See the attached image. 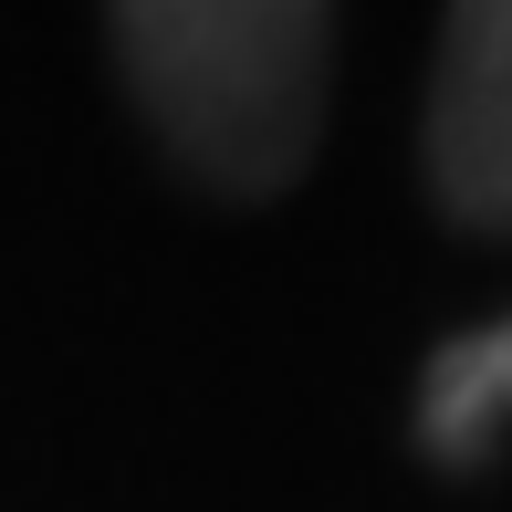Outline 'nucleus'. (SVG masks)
<instances>
[{
    "mask_svg": "<svg viewBox=\"0 0 512 512\" xmlns=\"http://www.w3.org/2000/svg\"><path fill=\"white\" fill-rule=\"evenodd\" d=\"M105 32L147 126L209 189L262 199L314 157L324 63H335L324 11H304V0H147V11H115Z\"/></svg>",
    "mask_w": 512,
    "mask_h": 512,
    "instance_id": "1",
    "label": "nucleus"
},
{
    "mask_svg": "<svg viewBox=\"0 0 512 512\" xmlns=\"http://www.w3.org/2000/svg\"><path fill=\"white\" fill-rule=\"evenodd\" d=\"M429 178L471 230L512 241V0H471V11L439 21Z\"/></svg>",
    "mask_w": 512,
    "mask_h": 512,
    "instance_id": "2",
    "label": "nucleus"
},
{
    "mask_svg": "<svg viewBox=\"0 0 512 512\" xmlns=\"http://www.w3.org/2000/svg\"><path fill=\"white\" fill-rule=\"evenodd\" d=\"M502 418H512V324L439 345L429 377H418V429H429V450L450 460V471H471V460L502 439Z\"/></svg>",
    "mask_w": 512,
    "mask_h": 512,
    "instance_id": "3",
    "label": "nucleus"
}]
</instances>
